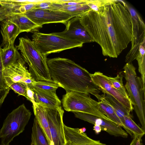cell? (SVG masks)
Returning a JSON list of instances; mask_svg holds the SVG:
<instances>
[{"instance_id":"29","label":"cell","mask_w":145,"mask_h":145,"mask_svg":"<svg viewBox=\"0 0 145 145\" xmlns=\"http://www.w3.org/2000/svg\"><path fill=\"white\" fill-rule=\"evenodd\" d=\"M112 86L125 97L129 98L123 82V77L118 74L114 77L107 76Z\"/></svg>"},{"instance_id":"22","label":"cell","mask_w":145,"mask_h":145,"mask_svg":"<svg viewBox=\"0 0 145 145\" xmlns=\"http://www.w3.org/2000/svg\"><path fill=\"white\" fill-rule=\"evenodd\" d=\"M98 106L103 113L112 121L124 128L120 120L116 114L112 107L107 102L105 95L101 97L98 102Z\"/></svg>"},{"instance_id":"8","label":"cell","mask_w":145,"mask_h":145,"mask_svg":"<svg viewBox=\"0 0 145 145\" xmlns=\"http://www.w3.org/2000/svg\"><path fill=\"white\" fill-rule=\"evenodd\" d=\"M125 5L130 13L132 26L131 47L125 60L127 63H130L136 59L139 52V45L145 40V25L140 16L133 8L125 3Z\"/></svg>"},{"instance_id":"31","label":"cell","mask_w":145,"mask_h":145,"mask_svg":"<svg viewBox=\"0 0 145 145\" xmlns=\"http://www.w3.org/2000/svg\"><path fill=\"white\" fill-rule=\"evenodd\" d=\"M114 1V0H86V3L91 9L97 12L101 7L112 3Z\"/></svg>"},{"instance_id":"28","label":"cell","mask_w":145,"mask_h":145,"mask_svg":"<svg viewBox=\"0 0 145 145\" xmlns=\"http://www.w3.org/2000/svg\"><path fill=\"white\" fill-rule=\"evenodd\" d=\"M28 86L30 88L51 91H56L59 87V86L54 82L35 80H34L32 83Z\"/></svg>"},{"instance_id":"15","label":"cell","mask_w":145,"mask_h":145,"mask_svg":"<svg viewBox=\"0 0 145 145\" xmlns=\"http://www.w3.org/2000/svg\"><path fill=\"white\" fill-rule=\"evenodd\" d=\"M63 127L65 145H106L90 138L80 129L71 128L64 124Z\"/></svg>"},{"instance_id":"30","label":"cell","mask_w":145,"mask_h":145,"mask_svg":"<svg viewBox=\"0 0 145 145\" xmlns=\"http://www.w3.org/2000/svg\"><path fill=\"white\" fill-rule=\"evenodd\" d=\"M27 85L26 84L19 82L12 83L8 86L15 93L18 94V96L22 95L29 100L27 94Z\"/></svg>"},{"instance_id":"25","label":"cell","mask_w":145,"mask_h":145,"mask_svg":"<svg viewBox=\"0 0 145 145\" xmlns=\"http://www.w3.org/2000/svg\"><path fill=\"white\" fill-rule=\"evenodd\" d=\"M61 5L59 11L67 13L73 17H80L90 9L87 4L86 0V3L76 5L65 6Z\"/></svg>"},{"instance_id":"2","label":"cell","mask_w":145,"mask_h":145,"mask_svg":"<svg viewBox=\"0 0 145 145\" xmlns=\"http://www.w3.org/2000/svg\"><path fill=\"white\" fill-rule=\"evenodd\" d=\"M47 62L51 78L59 87L66 91L91 94L100 99V91L86 69L67 58H47Z\"/></svg>"},{"instance_id":"16","label":"cell","mask_w":145,"mask_h":145,"mask_svg":"<svg viewBox=\"0 0 145 145\" xmlns=\"http://www.w3.org/2000/svg\"><path fill=\"white\" fill-rule=\"evenodd\" d=\"M30 88L34 92V101L37 104L51 108H57L61 106V102L56 94V91Z\"/></svg>"},{"instance_id":"38","label":"cell","mask_w":145,"mask_h":145,"mask_svg":"<svg viewBox=\"0 0 145 145\" xmlns=\"http://www.w3.org/2000/svg\"><path fill=\"white\" fill-rule=\"evenodd\" d=\"M139 145H143V144H142V143L141 142L140 143V144Z\"/></svg>"},{"instance_id":"11","label":"cell","mask_w":145,"mask_h":145,"mask_svg":"<svg viewBox=\"0 0 145 145\" xmlns=\"http://www.w3.org/2000/svg\"><path fill=\"white\" fill-rule=\"evenodd\" d=\"M29 19L36 24L42 25L44 24L61 23L64 24L73 18L69 14L61 11L46 10L35 9L25 14Z\"/></svg>"},{"instance_id":"6","label":"cell","mask_w":145,"mask_h":145,"mask_svg":"<svg viewBox=\"0 0 145 145\" xmlns=\"http://www.w3.org/2000/svg\"><path fill=\"white\" fill-rule=\"evenodd\" d=\"M32 41L38 50L42 54L59 53L62 51L76 47H81L83 43L75 40L54 35L38 32L33 33Z\"/></svg>"},{"instance_id":"7","label":"cell","mask_w":145,"mask_h":145,"mask_svg":"<svg viewBox=\"0 0 145 145\" xmlns=\"http://www.w3.org/2000/svg\"><path fill=\"white\" fill-rule=\"evenodd\" d=\"M89 95L77 91H66L62 99L63 108L67 111L82 112L112 121L100 110L98 102Z\"/></svg>"},{"instance_id":"9","label":"cell","mask_w":145,"mask_h":145,"mask_svg":"<svg viewBox=\"0 0 145 145\" xmlns=\"http://www.w3.org/2000/svg\"><path fill=\"white\" fill-rule=\"evenodd\" d=\"M46 107L49 130L54 145H65V140L61 106L57 108Z\"/></svg>"},{"instance_id":"35","label":"cell","mask_w":145,"mask_h":145,"mask_svg":"<svg viewBox=\"0 0 145 145\" xmlns=\"http://www.w3.org/2000/svg\"><path fill=\"white\" fill-rule=\"evenodd\" d=\"M27 94L29 101L32 103L35 102L33 97L34 92L27 85Z\"/></svg>"},{"instance_id":"37","label":"cell","mask_w":145,"mask_h":145,"mask_svg":"<svg viewBox=\"0 0 145 145\" xmlns=\"http://www.w3.org/2000/svg\"><path fill=\"white\" fill-rule=\"evenodd\" d=\"M137 138L134 137V138L129 145H139L140 142H136Z\"/></svg>"},{"instance_id":"36","label":"cell","mask_w":145,"mask_h":145,"mask_svg":"<svg viewBox=\"0 0 145 145\" xmlns=\"http://www.w3.org/2000/svg\"><path fill=\"white\" fill-rule=\"evenodd\" d=\"M93 130L97 134H99L102 130L101 127L100 126L94 125L93 127Z\"/></svg>"},{"instance_id":"19","label":"cell","mask_w":145,"mask_h":145,"mask_svg":"<svg viewBox=\"0 0 145 145\" xmlns=\"http://www.w3.org/2000/svg\"><path fill=\"white\" fill-rule=\"evenodd\" d=\"M32 104L35 118L44 134L49 145H54L48 125L46 107L37 104L35 102Z\"/></svg>"},{"instance_id":"33","label":"cell","mask_w":145,"mask_h":145,"mask_svg":"<svg viewBox=\"0 0 145 145\" xmlns=\"http://www.w3.org/2000/svg\"><path fill=\"white\" fill-rule=\"evenodd\" d=\"M1 47L0 45V89H3L9 88L6 84L3 75V67L2 63L1 50Z\"/></svg>"},{"instance_id":"23","label":"cell","mask_w":145,"mask_h":145,"mask_svg":"<svg viewBox=\"0 0 145 145\" xmlns=\"http://www.w3.org/2000/svg\"><path fill=\"white\" fill-rule=\"evenodd\" d=\"M123 124L126 132L131 136L133 134L134 137L141 140L142 137L145 133V131L135 123L131 116H124Z\"/></svg>"},{"instance_id":"32","label":"cell","mask_w":145,"mask_h":145,"mask_svg":"<svg viewBox=\"0 0 145 145\" xmlns=\"http://www.w3.org/2000/svg\"><path fill=\"white\" fill-rule=\"evenodd\" d=\"M35 9L53 10L52 0H44L36 2Z\"/></svg>"},{"instance_id":"34","label":"cell","mask_w":145,"mask_h":145,"mask_svg":"<svg viewBox=\"0 0 145 145\" xmlns=\"http://www.w3.org/2000/svg\"><path fill=\"white\" fill-rule=\"evenodd\" d=\"M9 88L3 89H0V108L9 93Z\"/></svg>"},{"instance_id":"12","label":"cell","mask_w":145,"mask_h":145,"mask_svg":"<svg viewBox=\"0 0 145 145\" xmlns=\"http://www.w3.org/2000/svg\"><path fill=\"white\" fill-rule=\"evenodd\" d=\"M76 117L94 125L100 126L102 130L109 134L117 137L127 138L128 134L122 127L114 122L100 117L79 112H72Z\"/></svg>"},{"instance_id":"4","label":"cell","mask_w":145,"mask_h":145,"mask_svg":"<svg viewBox=\"0 0 145 145\" xmlns=\"http://www.w3.org/2000/svg\"><path fill=\"white\" fill-rule=\"evenodd\" d=\"M123 69L126 83L125 87L142 128L145 131V84L137 76L136 68L131 63H126Z\"/></svg>"},{"instance_id":"13","label":"cell","mask_w":145,"mask_h":145,"mask_svg":"<svg viewBox=\"0 0 145 145\" xmlns=\"http://www.w3.org/2000/svg\"><path fill=\"white\" fill-rule=\"evenodd\" d=\"M80 17H73L65 22L64 31L53 34L68 39L76 40L84 43L94 42L80 23Z\"/></svg>"},{"instance_id":"3","label":"cell","mask_w":145,"mask_h":145,"mask_svg":"<svg viewBox=\"0 0 145 145\" xmlns=\"http://www.w3.org/2000/svg\"><path fill=\"white\" fill-rule=\"evenodd\" d=\"M20 51L22 57L29 67V71L35 80L54 82L51 78L47 62V56L38 50L33 42L21 37L15 46Z\"/></svg>"},{"instance_id":"14","label":"cell","mask_w":145,"mask_h":145,"mask_svg":"<svg viewBox=\"0 0 145 145\" xmlns=\"http://www.w3.org/2000/svg\"><path fill=\"white\" fill-rule=\"evenodd\" d=\"M93 82L103 93L106 92L112 95L124 106L132 111L133 106L129 98H127L119 92L112 85L107 76L100 72L90 74Z\"/></svg>"},{"instance_id":"5","label":"cell","mask_w":145,"mask_h":145,"mask_svg":"<svg viewBox=\"0 0 145 145\" xmlns=\"http://www.w3.org/2000/svg\"><path fill=\"white\" fill-rule=\"evenodd\" d=\"M31 115L23 104L7 115L0 129L1 145H9L15 137L24 131Z\"/></svg>"},{"instance_id":"27","label":"cell","mask_w":145,"mask_h":145,"mask_svg":"<svg viewBox=\"0 0 145 145\" xmlns=\"http://www.w3.org/2000/svg\"><path fill=\"white\" fill-rule=\"evenodd\" d=\"M145 40L140 44L139 48V53L136 58L138 66V71L141 74V78L142 82L145 84Z\"/></svg>"},{"instance_id":"18","label":"cell","mask_w":145,"mask_h":145,"mask_svg":"<svg viewBox=\"0 0 145 145\" xmlns=\"http://www.w3.org/2000/svg\"><path fill=\"white\" fill-rule=\"evenodd\" d=\"M1 33L3 38L1 47L14 44L16 39L21 33L18 28L7 19L1 21Z\"/></svg>"},{"instance_id":"26","label":"cell","mask_w":145,"mask_h":145,"mask_svg":"<svg viewBox=\"0 0 145 145\" xmlns=\"http://www.w3.org/2000/svg\"><path fill=\"white\" fill-rule=\"evenodd\" d=\"M0 22L7 19L12 13L18 12L10 0H0Z\"/></svg>"},{"instance_id":"20","label":"cell","mask_w":145,"mask_h":145,"mask_svg":"<svg viewBox=\"0 0 145 145\" xmlns=\"http://www.w3.org/2000/svg\"><path fill=\"white\" fill-rule=\"evenodd\" d=\"M18 50L14 44L1 48V57L4 69L22 58Z\"/></svg>"},{"instance_id":"17","label":"cell","mask_w":145,"mask_h":145,"mask_svg":"<svg viewBox=\"0 0 145 145\" xmlns=\"http://www.w3.org/2000/svg\"><path fill=\"white\" fill-rule=\"evenodd\" d=\"M15 24L20 29V32H38L42 27L39 25L29 19L25 14L19 12L11 13L7 19Z\"/></svg>"},{"instance_id":"21","label":"cell","mask_w":145,"mask_h":145,"mask_svg":"<svg viewBox=\"0 0 145 145\" xmlns=\"http://www.w3.org/2000/svg\"><path fill=\"white\" fill-rule=\"evenodd\" d=\"M104 93L107 102L112 107L123 125L124 116H131L130 112L131 111L111 95L106 92Z\"/></svg>"},{"instance_id":"24","label":"cell","mask_w":145,"mask_h":145,"mask_svg":"<svg viewBox=\"0 0 145 145\" xmlns=\"http://www.w3.org/2000/svg\"><path fill=\"white\" fill-rule=\"evenodd\" d=\"M30 145H49L42 131L35 118L31 135Z\"/></svg>"},{"instance_id":"10","label":"cell","mask_w":145,"mask_h":145,"mask_svg":"<svg viewBox=\"0 0 145 145\" xmlns=\"http://www.w3.org/2000/svg\"><path fill=\"white\" fill-rule=\"evenodd\" d=\"M25 64L21 58L3 69L4 77L8 87L10 84L16 82L24 83L29 86L35 80L31 77Z\"/></svg>"},{"instance_id":"1","label":"cell","mask_w":145,"mask_h":145,"mask_svg":"<svg viewBox=\"0 0 145 145\" xmlns=\"http://www.w3.org/2000/svg\"><path fill=\"white\" fill-rule=\"evenodd\" d=\"M80 20L105 56L117 58L131 41V16L122 1L115 0L97 12L90 8Z\"/></svg>"}]
</instances>
